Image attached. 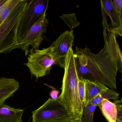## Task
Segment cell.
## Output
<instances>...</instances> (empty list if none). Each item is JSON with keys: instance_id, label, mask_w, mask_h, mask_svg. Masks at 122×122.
I'll list each match as a JSON object with an SVG mask.
<instances>
[{"instance_id": "6da1fadb", "label": "cell", "mask_w": 122, "mask_h": 122, "mask_svg": "<svg viewBox=\"0 0 122 122\" xmlns=\"http://www.w3.org/2000/svg\"><path fill=\"white\" fill-rule=\"evenodd\" d=\"M104 47L95 54L86 46L81 49L88 61L89 80L107 86L111 89H117L116 76L122 70V52L114 33L103 28Z\"/></svg>"}, {"instance_id": "7a4b0ae2", "label": "cell", "mask_w": 122, "mask_h": 122, "mask_svg": "<svg viewBox=\"0 0 122 122\" xmlns=\"http://www.w3.org/2000/svg\"><path fill=\"white\" fill-rule=\"evenodd\" d=\"M65 72L63 78L61 93L58 96L75 120H81L84 107L79 96L78 90L79 78L76 69L74 52L70 49L65 60Z\"/></svg>"}, {"instance_id": "3957f363", "label": "cell", "mask_w": 122, "mask_h": 122, "mask_svg": "<svg viewBox=\"0 0 122 122\" xmlns=\"http://www.w3.org/2000/svg\"><path fill=\"white\" fill-rule=\"evenodd\" d=\"M28 0H20L14 10L0 25V54L18 48V29Z\"/></svg>"}, {"instance_id": "277c9868", "label": "cell", "mask_w": 122, "mask_h": 122, "mask_svg": "<svg viewBox=\"0 0 122 122\" xmlns=\"http://www.w3.org/2000/svg\"><path fill=\"white\" fill-rule=\"evenodd\" d=\"M32 114L33 122H71L75 120L58 97L49 98Z\"/></svg>"}, {"instance_id": "5b68a950", "label": "cell", "mask_w": 122, "mask_h": 122, "mask_svg": "<svg viewBox=\"0 0 122 122\" xmlns=\"http://www.w3.org/2000/svg\"><path fill=\"white\" fill-rule=\"evenodd\" d=\"M29 52L28 62L24 65L29 68L31 75L37 79L49 74L52 67L57 65L50 47L42 50H30Z\"/></svg>"}, {"instance_id": "8992f818", "label": "cell", "mask_w": 122, "mask_h": 122, "mask_svg": "<svg viewBox=\"0 0 122 122\" xmlns=\"http://www.w3.org/2000/svg\"><path fill=\"white\" fill-rule=\"evenodd\" d=\"M48 2L46 0H28L27 8L18 29V49H19V46L23 38L31 27L47 10Z\"/></svg>"}, {"instance_id": "52a82bcc", "label": "cell", "mask_w": 122, "mask_h": 122, "mask_svg": "<svg viewBox=\"0 0 122 122\" xmlns=\"http://www.w3.org/2000/svg\"><path fill=\"white\" fill-rule=\"evenodd\" d=\"M47 10L31 27L19 46V49H21L24 52L25 56L29 54L30 46L32 47L30 49L32 50L39 49L43 40V36L46 32L48 24V19L46 17Z\"/></svg>"}, {"instance_id": "ba28073f", "label": "cell", "mask_w": 122, "mask_h": 122, "mask_svg": "<svg viewBox=\"0 0 122 122\" xmlns=\"http://www.w3.org/2000/svg\"><path fill=\"white\" fill-rule=\"evenodd\" d=\"M74 38L73 30H66L61 34L50 46L57 65L64 68L66 57L69 50L72 49Z\"/></svg>"}, {"instance_id": "9c48e42d", "label": "cell", "mask_w": 122, "mask_h": 122, "mask_svg": "<svg viewBox=\"0 0 122 122\" xmlns=\"http://www.w3.org/2000/svg\"><path fill=\"white\" fill-rule=\"evenodd\" d=\"M102 16L109 17L111 24L107 30L114 33L116 37L122 36V17H120L114 10L112 0L100 1Z\"/></svg>"}, {"instance_id": "30bf717a", "label": "cell", "mask_w": 122, "mask_h": 122, "mask_svg": "<svg viewBox=\"0 0 122 122\" xmlns=\"http://www.w3.org/2000/svg\"><path fill=\"white\" fill-rule=\"evenodd\" d=\"M19 88V82L14 78H0V106L12 97Z\"/></svg>"}, {"instance_id": "8fae6325", "label": "cell", "mask_w": 122, "mask_h": 122, "mask_svg": "<svg viewBox=\"0 0 122 122\" xmlns=\"http://www.w3.org/2000/svg\"><path fill=\"white\" fill-rule=\"evenodd\" d=\"M74 55L76 69L79 79L89 80L88 61L86 56L81 51V48L76 47Z\"/></svg>"}, {"instance_id": "7c38bea8", "label": "cell", "mask_w": 122, "mask_h": 122, "mask_svg": "<svg viewBox=\"0 0 122 122\" xmlns=\"http://www.w3.org/2000/svg\"><path fill=\"white\" fill-rule=\"evenodd\" d=\"M24 111L3 103L0 106V122H22Z\"/></svg>"}, {"instance_id": "4fadbf2b", "label": "cell", "mask_w": 122, "mask_h": 122, "mask_svg": "<svg viewBox=\"0 0 122 122\" xmlns=\"http://www.w3.org/2000/svg\"><path fill=\"white\" fill-rule=\"evenodd\" d=\"M85 101L84 107H85L98 94L108 88L105 85L99 82L87 79H85Z\"/></svg>"}, {"instance_id": "5bb4252c", "label": "cell", "mask_w": 122, "mask_h": 122, "mask_svg": "<svg viewBox=\"0 0 122 122\" xmlns=\"http://www.w3.org/2000/svg\"><path fill=\"white\" fill-rule=\"evenodd\" d=\"M98 106L108 122H116L117 117V110L113 103L109 100L103 99Z\"/></svg>"}, {"instance_id": "9a60e30c", "label": "cell", "mask_w": 122, "mask_h": 122, "mask_svg": "<svg viewBox=\"0 0 122 122\" xmlns=\"http://www.w3.org/2000/svg\"><path fill=\"white\" fill-rule=\"evenodd\" d=\"M119 94L112 89L108 88L98 94L91 101V103L98 106L103 99L116 100L119 98Z\"/></svg>"}, {"instance_id": "2e32d148", "label": "cell", "mask_w": 122, "mask_h": 122, "mask_svg": "<svg viewBox=\"0 0 122 122\" xmlns=\"http://www.w3.org/2000/svg\"><path fill=\"white\" fill-rule=\"evenodd\" d=\"M20 1V0H10L9 3L0 12V25L14 10Z\"/></svg>"}, {"instance_id": "e0dca14e", "label": "cell", "mask_w": 122, "mask_h": 122, "mask_svg": "<svg viewBox=\"0 0 122 122\" xmlns=\"http://www.w3.org/2000/svg\"><path fill=\"white\" fill-rule=\"evenodd\" d=\"M97 106L90 103L86 107H84V115L81 119L83 122H93L94 112Z\"/></svg>"}, {"instance_id": "ac0fdd59", "label": "cell", "mask_w": 122, "mask_h": 122, "mask_svg": "<svg viewBox=\"0 0 122 122\" xmlns=\"http://www.w3.org/2000/svg\"><path fill=\"white\" fill-rule=\"evenodd\" d=\"M67 24L70 29L73 30L80 25V22L77 20L75 13L71 14H63L60 16Z\"/></svg>"}, {"instance_id": "d6986e66", "label": "cell", "mask_w": 122, "mask_h": 122, "mask_svg": "<svg viewBox=\"0 0 122 122\" xmlns=\"http://www.w3.org/2000/svg\"><path fill=\"white\" fill-rule=\"evenodd\" d=\"M85 79H79L78 82V90L79 96L83 106L84 108L85 101Z\"/></svg>"}, {"instance_id": "ffe728a7", "label": "cell", "mask_w": 122, "mask_h": 122, "mask_svg": "<svg viewBox=\"0 0 122 122\" xmlns=\"http://www.w3.org/2000/svg\"><path fill=\"white\" fill-rule=\"evenodd\" d=\"M113 103L115 105L117 110V117L116 120L119 122H122V99L114 101Z\"/></svg>"}, {"instance_id": "44dd1931", "label": "cell", "mask_w": 122, "mask_h": 122, "mask_svg": "<svg viewBox=\"0 0 122 122\" xmlns=\"http://www.w3.org/2000/svg\"><path fill=\"white\" fill-rule=\"evenodd\" d=\"M112 5L114 10L118 15L122 17V0H112Z\"/></svg>"}, {"instance_id": "7402d4cb", "label": "cell", "mask_w": 122, "mask_h": 122, "mask_svg": "<svg viewBox=\"0 0 122 122\" xmlns=\"http://www.w3.org/2000/svg\"><path fill=\"white\" fill-rule=\"evenodd\" d=\"M60 92L58 90H53L51 91L50 95L51 98L52 99H56L58 97V94Z\"/></svg>"}, {"instance_id": "603a6c76", "label": "cell", "mask_w": 122, "mask_h": 122, "mask_svg": "<svg viewBox=\"0 0 122 122\" xmlns=\"http://www.w3.org/2000/svg\"><path fill=\"white\" fill-rule=\"evenodd\" d=\"M10 0H0V12L9 3Z\"/></svg>"}, {"instance_id": "cb8c5ba5", "label": "cell", "mask_w": 122, "mask_h": 122, "mask_svg": "<svg viewBox=\"0 0 122 122\" xmlns=\"http://www.w3.org/2000/svg\"><path fill=\"white\" fill-rule=\"evenodd\" d=\"M71 122H83L82 120L80 119H77V120H74Z\"/></svg>"}, {"instance_id": "d4e9b609", "label": "cell", "mask_w": 122, "mask_h": 122, "mask_svg": "<svg viewBox=\"0 0 122 122\" xmlns=\"http://www.w3.org/2000/svg\"><path fill=\"white\" fill-rule=\"evenodd\" d=\"M115 122H119V121H117V120H116V121Z\"/></svg>"}]
</instances>
